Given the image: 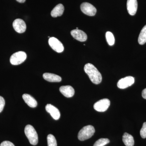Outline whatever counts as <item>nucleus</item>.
I'll return each instance as SVG.
<instances>
[{
  "instance_id": "obj_1",
  "label": "nucleus",
  "mask_w": 146,
  "mask_h": 146,
  "mask_svg": "<svg viewBox=\"0 0 146 146\" xmlns=\"http://www.w3.org/2000/svg\"><path fill=\"white\" fill-rule=\"evenodd\" d=\"M84 70L93 83L98 84L101 82V74L93 64L89 63L86 64L84 67Z\"/></svg>"
},
{
  "instance_id": "obj_2",
  "label": "nucleus",
  "mask_w": 146,
  "mask_h": 146,
  "mask_svg": "<svg viewBox=\"0 0 146 146\" xmlns=\"http://www.w3.org/2000/svg\"><path fill=\"white\" fill-rule=\"evenodd\" d=\"M25 132L31 144L33 145H37L38 142V135L32 126L30 125H27L25 127Z\"/></svg>"
},
{
  "instance_id": "obj_3",
  "label": "nucleus",
  "mask_w": 146,
  "mask_h": 146,
  "mask_svg": "<svg viewBox=\"0 0 146 146\" xmlns=\"http://www.w3.org/2000/svg\"><path fill=\"white\" fill-rule=\"evenodd\" d=\"M95 132V128L93 126H86L80 131L78 137L80 141H85L91 138L94 135Z\"/></svg>"
},
{
  "instance_id": "obj_4",
  "label": "nucleus",
  "mask_w": 146,
  "mask_h": 146,
  "mask_svg": "<svg viewBox=\"0 0 146 146\" xmlns=\"http://www.w3.org/2000/svg\"><path fill=\"white\" fill-rule=\"evenodd\" d=\"M27 58V54L23 51H19L13 54L11 56L10 62L12 65H18L23 63Z\"/></svg>"
},
{
  "instance_id": "obj_5",
  "label": "nucleus",
  "mask_w": 146,
  "mask_h": 146,
  "mask_svg": "<svg viewBox=\"0 0 146 146\" xmlns=\"http://www.w3.org/2000/svg\"><path fill=\"white\" fill-rule=\"evenodd\" d=\"M110 104V101L108 99H103L100 100L94 104V108L98 112H105L108 109Z\"/></svg>"
},
{
  "instance_id": "obj_6",
  "label": "nucleus",
  "mask_w": 146,
  "mask_h": 146,
  "mask_svg": "<svg viewBox=\"0 0 146 146\" xmlns=\"http://www.w3.org/2000/svg\"><path fill=\"white\" fill-rule=\"evenodd\" d=\"M48 43L52 48L56 52H62L64 50L63 44L55 37H50L48 40Z\"/></svg>"
},
{
  "instance_id": "obj_7",
  "label": "nucleus",
  "mask_w": 146,
  "mask_h": 146,
  "mask_svg": "<svg viewBox=\"0 0 146 146\" xmlns=\"http://www.w3.org/2000/svg\"><path fill=\"white\" fill-rule=\"evenodd\" d=\"M80 9L84 13L89 16H95L97 12L96 7L88 3H82L80 5Z\"/></svg>"
},
{
  "instance_id": "obj_8",
  "label": "nucleus",
  "mask_w": 146,
  "mask_h": 146,
  "mask_svg": "<svg viewBox=\"0 0 146 146\" xmlns=\"http://www.w3.org/2000/svg\"><path fill=\"white\" fill-rule=\"evenodd\" d=\"M135 82L134 78L131 76H127L120 79L117 83L118 88L121 89H124L129 87Z\"/></svg>"
},
{
  "instance_id": "obj_9",
  "label": "nucleus",
  "mask_w": 146,
  "mask_h": 146,
  "mask_svg": "<svg viewBox=\"0 0 146 146\" xmlns=\"http://www.w3.org/2000/svg\"><path fill=\"white\" fill-rule=\"evenodd\" d=\"M13 27L14 30L18 33H23L26 30V25L22 19H16L13 21Z\"/></svg>"
},
{
  "instance_id": "obj_10",
  "label": "nucleus",
  "mask_w": 146,
  "mask_h": 146,
  "mask_svg": "<svg viewBox=\"0 0 146 146\" xmlns=\"http://www.w3.org/2000/svg\"><path fill=\"white\" fill-rule=\"evenodd\" d=\"M71 35L78 41L85 42L87 39V36L85 32L79 29H74L71 32Z\"/></svg>"
},
{
  "instance_id": "obj_11",
  "label": "nucleus",
  "mask_w": 146,
  "mask_h": 146,
  "mask_svg": "<svg viewBox=\"0 0 146 146\" xmlns=\"http://www.w3.org/2000/svg\"><path fill=\"white\" fill-rule=\"evenodd\" d=\"M46 110L47 112L54 119L58 120L60 117V112L58 108L50 104H48L46 106Z\"/></svg>"
},
{
  "instance_id": "obj_12",
  "label": "nucleus",
  "mask_w": 146,
  "mask_h": 146,
  "mask_svg": "<svg viewBox=\"0 0 146 146\" xmlns=\"http://www.w3.org/2000/svg\"><path fill=\"white\" fill-rule=\"evenodd\" d=\"M127 7L128 12L130 15H135L138 8V3L137 0H127Z\"/></svg>"
},
{
  "instance_id": "obj_13",
  "label": "nucleus",
  "mask_w": 146,
  "mask_h": 146,
  "mask_svg": "<svg viewBox=\"0 0 146 146\" xmlns=\"http://www.w3.org/2000/svg\"><path fill=\"white\" fill-rule=\"evenodd\" d=\"M59 91L66 98H72L75 94L74 89L70 85L60 86Z\"/></svg>"
},
{
  "instance_id": "obj_14",
  "label": "nucleus",
  "mask_w": 146,
  "mask_h": 146,
  "mask_svg": "<svg viewBox=\"0 0 146 146\" xmlns=\"http://www.w3.org/2000/svg\"><path fill=\"white\" fill-rule=\"evenodd\" d=\"M43 77L45 80L50 82H60L62 80L60 76L52 73H44Z\"/></svg>"
},
{
  "instance_id": "obj_15",
  "label": "nucleus",
  "mask_w": 146,
  "mask_h": 146,
  "mask_svg": "<svg viewBox=\"0 0 146 146\" xmlns=\"http://www.w3.org/2000/svg\"><path fill=\"white\" fill-rule=\"evenodd\" d=\"M23 98L25 102L30 107L35 108L37 106V102L31 95L28 94H24L23 95Z\"/></svg>"
},
{
  "instance_id": "obj_16",
  "label": "nucleus",
  "mask_w": 146,
  "mask_h": 146,
  "mask_svg": "<svg viewBox=\"0 0 146 146\" xmlns=\"http://www.w3.org/2000/svg\"><path fill=\"white\" fill-rule=\"evenodd\" d=\"M64 11V7L63 5L59 4L54 7L51 12V15L54 18L63 15Z\"/></svg>"
},
{
  "instance_id": "obj_17",
  "label": "nucleus",
  "mask_w": 146,
  "mask_h": 146,
  "mask_svg": "<svg viewBox=\"0 0 146 146\" xmlns=\"http://www.w3.org/2000/svg\"><path fill=\"white\" fill-rule=\"evenodd\" d=\"M123 141L126 146H133L134 140L132 135L125 133L123 136Z\"/></svg>"
},
{
  "instance_id": "obj_18",
  "label": "nucleus",
  "mask_w": 146,
  "mask_h": 146,
  "mask_svg": "<svg viewBox=\"0 0 146 146\" xmlns=\"http://www.w3.org/2000/svg\"><path fill=\"white\" fill-rule=\"evenodd\" d=\"M138 43L143 45L146 43V25L142 29L138 38Z\"/></svg>"
},
{
  "instance_id": "obj_19",
  "label": "nucleus",
  "mask_w": 146,
  "mask_h": 146,
  "mask_svg": "<svg viewBox=\"0 0 146 146\" xmlns=\"http://www.w3.org/2000/svg\"><path fill=\"white\" fill-rule=\"evenodd\" d=\"M106 41L110 46H112L115 44V39L114 35L110 31H108L106 34Z\"/></svg>"
},
{
  "instance_id": "obj_20",
  "label": "nucleus",
  "mask_w": 146,
  "mask_h": 146,
  "mask_svg": "<svg viewBox=\"0 0 146 146\" xmlns=\"http://www.w3.org/2000/svg\"><path fill=\"white\" fill-rule=\"evenodd\" d=\"M48 146H57L56 139L52 134H49L47 136Z\"/></svg>"
},
{
  "instance_id": "obj_21",
  "label": "nucleus",
  "mask_w": 146,
  "mask_h": 146,
  "mask_svg": "<svg viewBox=\"0 0 146 146\" xmlns=\"http://www.w3.org/2000/svg\"><path fill=\"white\" fill-rule=\"evenodd\" d=\"M110 140L108 138H102L99 139L94 143V146H104L109 143Z\"/></svg>"
},
{
  "instance_id": "obj_22",
  "label": "nucleus",
  "mask_w": 146,
  "mask_h": 146,
  "mask_svg": "<svg viewBox=\"0 0 146 146\" xmlns=\"http://www.w3.org/2000/svg\"><path fill=\"white\" fill-rule=\"evenodd\" d=\"M140 135L143 138H146V122L144 123L140 131Z\"/></svg>"
},
{
  "instance_id": "obj_23",
  "label": "nucleus",
  "mask_w": 146,
  "mask_h": 146,
  "mask_svg": "<svg viewBox=\"0 0 146 146\" xmlns=\"http://www.w3.org/2000/svg\"><path fill=\"white\" fill-rule=\"evenodd\" d=\"M5 105V101L2 97L0 96V113L3 111Z\"/></svg>"
},
{
  "instance_id": "obj_24",
  "label": "nucleus",
  "mask_w": 146,
  "mask_h": 146,
  "mask_svg": "<svg viewBox=\"0 0 146 146\" xmlns=\"http://www.w3.org/2000/svg\"><path fill=\"white\" fill-rule=\"evenodd\" d=\"M0 146H15L13 143L10 141H5L1 143Z\"/></svg>"
},
{
  "instance_id": "obj_25",
  "label": "nucleus",
  "mask_w": 146,
  "mask_h": 146,
  "mask_svg": "<svg viewBox=\"0 0 146 146\" xmlns=\"http://www.w3.org/2000/svg\"><path fill=\"white\" fill-rule=\"evenodd\" d=\"M142 95L143 98L145 99H146V88L144 89L142 91Z\"/></svg>"
},
{
  "instance_id": "obj_26",
  "label": "nucleus",
  "mask_w": 146,
  "mask_h": 146,
  "mask_svg": "<svg viewBox=\"0 0 146 146\" xmlns=\"http://www.w3.org/2000/svg\"><path fill=\"white\" fill-rule=\"evenodd\" d=\"M16 1L20 3H24L25 2L26 0H16Z\"/></svg>"
}]
</instances>
